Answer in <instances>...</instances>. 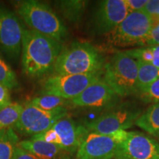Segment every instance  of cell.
<instances>
[{"label": "cell", "instance_id": "3957f363", "mask_svg": "<svg viewBox=\"0 0 159 159\" xmlns=\"http://www.w3.org/2000/svg\"><path fill=\"white\" fill-rule=\"evenodd\" d=\"M17 13L28 29L62 43L68 36V30L63 21L47 4L35 0L16 3Z\"/></svg>", "mask_w": 159, "mask_h": 159}, {"label": "cell", "instance_id": "ffe728a7", "mask_svg": "<svg viewBox=\"0 0 159 159\" xmlns=\"http://www.w3.org/2000/svg\"><path fill=\"white\" fill-rule=\"evenodd\" d=\"M24 105L17 102H12L0 110V131L13 128L19 120Z\"/></svg>", "mask_w": 159, "mask_h": 159}, {"label": "cell", "instance_id": "7c38bea8", "mask_svg": "<svg viewBox=\"0 0 159 159\" xmlns=\"http://www.w3.org/2000/svg\"><path fill=\"white\" fill-rule=\"evenodd\" d=\"M114 158L119 159H159V144L146 135L129 132L119 145Z\"/></svg>", "mask_w": 159, "mask_h": 159}, {"label": "cell", "instance_id": "44dd1931", "mask_svg": "<svg viewBox=\"0 0 159 159\" xmlns=\"http://www.w3.org/2000/svg\"><path fill=\"white\" fill-rule=\"evenodd\" d=\"M30 102L42 110L53 111L57 108H64L67 102H69V100L54 95H41L31 99Z\"/></svg>", "mask_w": 159, "mask_h": 159}, {"label": "cell", "instance_id": "5b68a950", "mask_svg": "<svg viewBox=\"0 0 159 159\" xmlns=\"http://www.w3.org/2000/svg\"><path fill=\"white\" fill-rule=\"evenodd\" d=\"M152 19L144 11L129 13L127 17L108 34L111 45L119 48L146 47Z\"/></svg>", "mask_w": 159, "mask_h": 159}, {"label": "cell", "instance_id": "ac0fdd59", "mask_svg": "<svg viewBox=\"0 0 159 159\" xmlns=\"http://www.w3.org/2000/svg\"><path fill=\"white\" fill-rule=\"evenodd\" d=\"M57 4L63 16L70 22L76 24L82 19L88 2L82 0H65L57 2Z\"/></svg>", "mask_w": 159, "mask_h": 159}, {"label": "cell", "instance_id": "30bf717a", "mask_svg": "<svg viewBox=\"0 0 159 159\" xmlns=\"http://www.w3.org/2000/svg\"><path fill=\"white\" fill-rule=\"evenodd\" d=\"M25 29L14 12L0 7V52L13 63L21 57Z\"/></svg>", "mask_w": 159, "mask_h": 159}, {"label": "cell", "instance_id": "4316f807", "mask_svg": "<svg viewBox=\"0 0 159 159\" xmlns=\"http://www.w3.org/2000/svg\"><path fill=\"white\" fill-rule=\"evenodd\" d=\"M10 90L5 85L0 83V110L11 104Z\"/></svg>", "mask_w": 159, "mask_h": 159}, {"label": "cell", "instance_id": "5bb4252c", "mask_svg": "<svg viewBox=\"0 0 159 159\" xmlns=\"http://www.w3.org/2000/svg\"><path fill=\"white\" fill-rule=\"evenodd\" d=\"M58 139V145L70 155L77 152L80 144L88 130L85 126L78 125L72 119L66 116L52 127Z\"/></svg>", "mask_w": 159, "mask_h": 159}, {"label": "cell", "instance_id": "f1b7e54d", "mask_svg": "<svg viewBox=\"0 0 159 159\" xmlns=\"http://www.w3.org/2000/svg\"><path fill=\"white\" fill-rule=\"evenodd\" d=\"M150 47L152 54V61L151 64L159 69V45Z\"/></svg>", "mask_w": 159, "mask_h": 159}, {"label": "cell", "instance_id": "83f0119b", "mask_svg": "<svg viewBox=\"0 0 159 159\" xmlns=\"http://www.w3.org/2000/svg\"><path fill=\"white\" fill-rule=\"evenodd\" d=\"M13 159H39L28 151L24 150L23 148L17 146L16 148Z\"/></svg>", "mask_w": 159, "mask_h": 159}, {"label": "cell", "instance_id": "d4e9b609", "mask_svg": "<svg viewBox=\"0 0 159 159\" xmlns=\"http://www.w3.org/2000/svg\"><path fill=\"white\" fill-rule=\"evenodd\" d=\"M143 11L152 20H159V0H148Z\"/></svg>", "mask_w": 159, "mask_h": 159}, {"label": "cell", "instance_id": "4fadbf2b", "mask_svg": "<svg viewBox=\"0 0 159 159\" xmlns=\"http://www.w3.org/2000/svg\"><path fill=\"white\" fill-rule=\"evenodd\" d=\"M119 99V95L101 78L69 100V103L75 107L110 109L116 106Z\"/></svg>", "mask_w": 159, "mask_h": 159}, {"label": "cell", "instance_id": "f546056e", "mask_svg": "<svg viewBox=\"0 0 159 159\" xmlns=\"http://www.w3.org/2000/svg\"><path fill=\"white\" fill-rule=\"evenodd\" d=\"M114 159H119V158H114Z\"/></svg>", "mask_w": 159, "mask_h": 159}, {"label": "cell", "instance_id": "cb8c5ba5", "mask_svg": "<svg viewBox=\"0 0 159 159\" xmlns=\"http://www.w3.org/2000/svg\"><path fill=\"white\" fill-rule=\"evenodd\" d=\"M159 45V20H152V26L147 40L146 47Z\"/></svg>", "mask_w": 159, "mask_h": 159}, {"label": "cell", "instance_id": "e0dca14e", "mask_svg": "<svg viewBox=\"0 0 159 159\" xmlns=\"http://www.w3.org/2000/svg\"><path fill=\"white\" fill-rule=\"evenodd\" d=\"M136 61L138 64L137 91L141 94L159 79V69L150 63Z\"/></svg>", "mask_w": 159, "mask_h": 159}, {"label": "cell", "instance_id": "484cf974", "mask_svg": "<svg viewBox=\"0 0 159 159\" xmlns=\"http://www.w3.org/2000/svg\"><path fill=\"white\" fill-rule=\"evenodd\" d=\"M129 13L143 11L148 0H125Z\"/></svg>", "mask_w": 159, "mask_h": 159}, {"label": "cell", "instance_id": "2e32d148", "mask_svg": "<svg viewBox=\"0 0 159 159\" xmlns=\"http://www.w3.org/2000/svg\"><path fill=\"white\" fill-rule=\"evenodd\" d=\"M135 125L152 136H159V102L153 103L138 117Z\"/></svg>", "mask_w": 159, "mask_h": 159}, {"label": "cell", "instance_id": "8992f818", "mask_svg": "<svg viewBox=\"0 0 159 159\" xmlns=\"http://www.w3.org/2000/svg\"><path fill=\"white\" fill-rule=\"evenodd\" d=\"M66 116L65 107L45 111L28 102L24 105L19 120L13 128L17 134L32 137L51 129L57 121Z\"/></svg>", "mask_w": 159, "mask_h": 159}, {"label": "cell", "instance_id": "d6986e66", "mask_svg": "<svg viewBox=\"0 0 159 159\" xmlns=\"http://www.w3.org/2000/svg\"><path fill=\"white\" fill-rule=\"evenodd\" d=\"M19 138L13 128L0 131V159H13Z\"/></svg>", "mask_w": 159, "mask_h": 159}, {"label": "cell", "instance_id": "9c48e42d", "mask_svg": "<svg viewBox=\"0 0 159 159\" xmlns=\"http://www.w3.org/2000/svg\"><path fill=\"white\" fill-rule=\"evenodd\" d=\"M128 133L120 130L104 135L88 131L77 149L76 159H113Z\"/></svg>", "mask_w": 159, "mask_h": 159}, {"label": "cell", "instance_id": "52a82bcc", "mask_svg": "<svg viewBox=\"0 0 159 159\" xmlns=\"http://www.w3.org/2000/svg\"><path fill=\"white\" fill-rule=\"evenodd\" d=\"M102 72L86 75H52L43 80L41 94L54 95L71 100L91 83L102 78Z\"/></svg>", "mask_w": 159, "mask_h": 159}, {"label": "cell", "instance_id": "277c9868", "mask_svg": "<svg viewBox=\"0 0 159 159\" xmlns=\"http://www.w3.org/2000/svg\"><path fill=\"white\" fill-rule=\"evenodd\" d=\"M137 77V61L125 52H117L103 66L102 80L119 97L138 93Z\"/></svg>", "mask_w": 159, "mask_h": 159}, {"label": "cell", "instance_id": "6da1fadb", "mask_svg": "<svg viewBox=\"0 0 159 159\" xmlns=\"http://www.w3.org/2000/svg\"><path fill=\"white\" fill-rule=\"evenodd\" d=\"M62 43L32 30H24L21 62L23 73L28 77L39 79L53 73Z\"/></svg>", "mask_w": 159, "mask_h": 159}, {"label": "cell", "instance_id": "7402d4cb", "mask_svg": "<svg viewBox=\"0 0 159 159\" xmlns=\"http://www.w3.org/2000/svg\"><path fill=\"white\" fill-rule=\"evenodd\" d=\"M0 83L5 85L7 89L14 90L19 87V83L11 66L4 60L0 53Z\"/></svg>", "mask_w": 159, "mask_h": 159}, {"label": "cell", "instance_id": "ba28073f", "mask_svg": "<svg viewBox=\"0 0 159 159\" xmlns=\"http://www.w3.org/2000/svg\"><path fill=\"white\" fill-rule=\"evenodd\" d=\"M141 114V111L135 107L116 105L96 119L86 122L84 126L89 132L110 135L130 128Z\"/></svg>", "mask_w": 159, "mask_h": 159}, {"label": "cell", "instance_id": "9a60e30c", "mask_svg": "<svg viewBox=\"0 0 159 159\" xmlns=\"http://www.w3.org/2000/svg\"><path fill=\"white\" fill-rule=\"evenodd\" d=\"M18 146L28 151L39 159H71L72 156L59 145L40 140L20 141Z\"/></svg>", "mask_w": 159, "mask_h": 159}, {"label": "cell", "instance_id": "7a4b0ae2", "mask_svg": "<svg viewBox=\"0 0 159 159\" xmlns=\"http://www.w3.org/2000/svg\"><path fill=\"white\" fill-rule=\"evenodd\" d=\"M104 58L89 42L75 41L63 47L55 62L52 75H86L102 72Z\"/></svg>", "mask_w": 159, "mask_h": 159}, {"label": "cell", "instance_id": "8fae6325", "mask_svg": "<svg viewBox=\"0 0 159 159\" xmlns=\"http://www.w3.org/2000/svg\"><path fill=\"white\" fill-rule=\"evenodd\" d=\"M128 13L125 0L99 2L91 20L93 33L108 34L122 22Z\"/></svg>", "mask_w": 159, "mask_h": 159}, {"label": "cell", "instance_id": "603a6c76", "mask_svg": "<svg viewBox=\"0 0 159 159\" xmlns=\"http://www.w3.org/2000/svg\"><path fill=\"white\" fill-rule=\"evenodd\" d=\"M141 97L145 102H159V79L150 85L142 94H141Z\"/></svg>", "mask_w": 159, "mask_h": 159}]
</instances>
